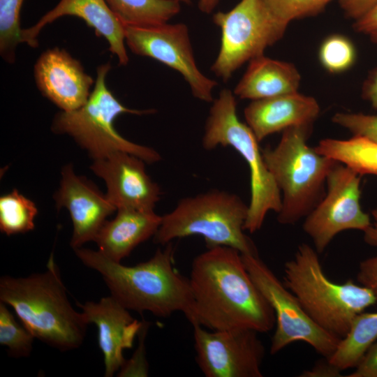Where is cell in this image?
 Masks as SVG:
<instances>
[{
  "mask_svg": "<svg viewBox=\"0 0 377 377\" xmlns=\"http://www.w3.org/2000/svg\"><path fill=\"white\" fill-rule=\"evenodd\" d=\"M37 214L35 203L15 188L0 198V230L6 235L32 230Z\"/></svg>",
  "mask_w": 377,
  "mask_h": 377,
  "instance_id": "cell-25",
  "label": "cell"
},
{
  "mask_svg": "<svg viewBox=\"0 0 377 377\" xmlns=\"http://www.w3.org/2000/svg\"><path fill=\"white\" fill-rule=\"evenodd\" d=\"M311 126L286 128L275 147L262 149L281 193L282 205L277 216L281 224H294L310 213L325 195L327 177L339 163L308 145Z\"/></svg>",
  "mask_w": 377,
  "mask_h": 377,
  "instance_id": "cell-5",
  "label": "cell"
},
{
  "mask_svg": "<svg viewBox=\"0 0 377 377\" xmlns=\"http://www.w3.org/2000/svg\"><path fill=\"white\" fill-rule=\"evenodd\" d=\"M189 281L193 299L191 325L210 330H272L273 309L249 274L242 253L219 246L207 248L193 260Z\"/></svg>",
  "mask_w": 377,
  "mask_h": 377,
  "instance_id": "cell-1",
  "label": "cell"
},
{
  "mask_svg": "<svg viewBox=\"0 0 377 377\" xmlns=\"http://www.w3.org/2000/svg\"><path fill=\"white\" fill-rule=\"evenodd\" d=\"M371 40L377 45V34L370 35ZM364 98L369 101L377 110V69H375L365 81L362 88Z\"/></svg>",
  "mask_w": 377,
  "mask_h": 377,
  "instance_id": "cell-36",
  "label": "cell"
},
{
  "mask_svg": "<svg viewBox=\"0 0 377 377\" xmlns=\"http://www.w3.org/2000/svg\"><path fill=\"white\" fill-rule=\"evenodd\" d=\"M75 16L93 28L97 36L103 37L109 50L114 54L119 65L128 62L126 50L125 26L114 15L105 0H60L32 27L22 30V43L32 47L38 46V36L47 24L63 16Z\"/></svg>",
  "mask_w": 377,
  "mask_h": 377,
  "instance_id": "cell-18",
  "label": "cell"
},
{
  "mask_svg": "<svg viewBox=\"0 0 377 377\" xmlns=\"http://www.w3.org/2000/svg\"><path fill=\"white\" fill-rule=\"evenodd\" d=\"M148 323L142 321V325L138 334L139 346L131 359L126 360L117 373L118 376H147L148 363L145 358V339L148 330Z\"/></svg>",
  "mask_w": 377,
  "mask_h": 377,
  "instance_id": "cell-31",
  "label": "cell"
},
{
  "mask_svg": "<svg viewBox=\"0 0 377 377\" xmlns=\"http://www.w3.org/2000/svg\"><path fill=\"white\" fill-rule=\"evenodd\" d=\"M165 246L134 266L114 261L98 250L82 246L73 250L84 265L101 275L110 295L126 309L162 318L179 311L189 321L193 306L189 279L175 267L171 242Z\"/></svg>",
  "mask_w": 377,
  "mask_h": 377,
  "instance_id": "cell-2",
  "label": "cell"
},
{
  "mask_svg": "<svg viewBox=\"0 0 377 377\" xmlns=\"http://www.w3.org/2000/svg\"><path fill=\"white\" fill-rule=\"evenodd\" d=\"M180 2H184L186 3H190L191 0H176ZM219 0H199L198 1V8L199 9L207 14L211 13L217 4L219 3Z\"/></svg>",
  "mask_w": 377,
  "mask_h": 377,
  "instance_id": "cell-39",
  "label": "cell"
},
{
  "mask_svg": "<svg viewBox=\"0 0 377 377\" xmlns=\"http://www.w3.org/2000/svg\"><path fill=\"white\" fill-rule=\"evenodd\" d=\"M58 190L54 195L57 209L69 212L73 230L70 242L74 249L94 239L116 207L90 181L77 175L71 164L63 167Z\"/></svg>",
  "mask_w": 377,
  "mask_h": 377,
  "instance_id": "cell-15",
  "label": "cell"
},
{
  "mask_svg": "<svg viewBox=\"0 0 377 377\" xmlns=\"http://www.w3.org/2000/svg\"><path fill=\"white\" fill-rule=\"evenodd\" d=\"M360 194V175L337 163L327 177L325 195L303 224L318 253L338 233L346 230L365 231L371 225L369 216L361 209Z\"/></svg>",
  "mask_w": 377,
  "mask_h": 377,
  "instance_id": "cell-11",
  "label": "cell"
},
{
  "mask_svg": "<svg viewBox=\"0 0 377 377\" xmlns=\"http://www.w3.org/2000/svg\"><path fill=\"white\" fill-rule=\"evenodd\" d=\"M24 0H0V54L13 64L16 48L22 43L20 10Z\"/></svg>",
  "mask_w": 377,
  "mask_h": 377,
  "instance_id": "cell-26",
  "label": "cell"
},
{
  "mask_svg": "<svg viewBox=\"0 0 377 377\" xmlns=\"http://www.w3.org/2000/svg\"><path fill=\"white\" fill-rule=\"evenodd\" d=\"M371 214L374 223L364 231V239L368 244L377 246V208L374 209Z\"/></svg>",
  "mask_w": 377,
  "mask_h": 377,
  "instance_id": "cell-38",
  "label": "cell"
},
{
  "mask_svg": "<svg viewBox=\"0 0 377 377\" xmlns=\"http://www.w3.org/2000/svg\"><path fill=\"white\" fill-rule=\"evenodd\" d=\"M354 29L369 36L377 34V3L364 16L355 20Z\"/></svg>",
  "mask_w": 377,
  "mask_h": 377,
  "instance_id": "cell-35",
  "label": "cell"
},
{
  "mask_svg": "<svg viewBox=\"0 0 377 377\" xmlns=\"http://www.w3.org/2000/svg\"><path fill=\"white\" fill-rule=\"evenodd\" d=\"M322 66L329 72L341 73L355 62L356 52L353 43L342 35H332L324 40L318 53Z\"/></svg>",
  "mask_w": 377,
  "mask_h": 377,
  "instance_id": "cell-28",
  "label": "cell"
},
{
  "mask_svg": "<svg viewBox=\"0 0 377 377\" xmlns=\"http://www.w3.org/2000/svg\"><path fill=\"white\" fill-rule=\"evenodd\" d=\"M162 220L154 211L119 208L112 220L106 221L94 242L108 258L121 262L140 244L154 237Z\"/></svg>",
  "mask_w": 377,
  "mask_h": 377,
  "instance_id": "cell-20",
  "label": "cell"
},
{
  "mask_svg": "<svg viewBox=\"0 0 377 377\" xmlns=\"http://www.w3.org/2000/svg\"><path fill=\"white\" fill-rule=\"evenodd\" d=\"M377 341V311L362 312L353 319L328 361L341 371L355 368L369 348Z\"/></svg>",
  "mask_w": 377,
  "mask_h": 377,
  "instance_id": "cell-23",
  "label": "cell"
},
{
  "mask_svg": "<svg viewBox=\"0 0 377 377\" xmlns=\"http://www.w3.org/2000/svg\"><path fill=\"white\" fill-rule=\"evenodd\" d=\"M357 279L362 286L370 289L377 298V256L360 263Z\"/></svg>",
  "mask_w": 377,
  "mask_h": 377,
  "instance_id": "cell-33",
  "label": "cell"
},
{
  "mask_svg": "<svg viewBox=\"0 0 377 377\" xmlns=\"http://www.w3.org/2000/svg\"><path fill=\"white\" fill-rule=\"evenodd\" d=\"M300 80L293 64L263 54L249 61L233 93L242 99H264L297 92Z\"/></svg>",
  "mask_w": 377,
  "mask_h": 377,
  "instance_id": "cell-21",
  "label": "cell"
},
{
  "mask_svg": "<svg viewBox=\"0 0 377 377\" xmlns=\"http://www.w3.org/2000/svg\"><path fill=\"white\" fill-rule=\"evenodd\" d=\"M34 77L43 96L66 112L83 106L95 83L78 60L59 47L40 55L34 65Z\"/></svg>",
  "mask_w": 377,
  "mask_h": 377,
  "instance_id": "cell-16",
  "label": "cell"
},
{
  "mask_svg": "<svg viewBox=\"0 0 377 377\" xmlns=\"http://www.w3.org/2000/svg\"><path fill=\"white\" fill-rule=\"evenodd\" d=\"M205 125L202 145L205 150L230 146L244 159L250 172L251 198L244 230L253 233L260 230L269 211L281 209V191L269 170L251 128L237 114L235 94L223 89L212 102Z\"/></svg>",
  "mask_w": 377,
  "mask_h": 377,
  "instance_id": "cell-7",
  "label": "cell"
},
{
  "mask_svg": "<svg viewBox=\"0 0 377 377\" xmlns=\"http://www.w3.org/2000/svg\"><path fill=\"white\" fill-rule=\"evenodd\" d=\"M318 252L307 244L298 246L284 265L283 283L320 327L343 339L353 319L377 298L368 288L352 280L336 283L325 275Z\"/></svg>",
  "mask_w": 377,
  "mask_h": 377,
  "instance_id": "cell-4",
  "label": "cell"
},
{
  "mask_svg": "<svg viewBox=\"0 0 377 377\" xmlns=\"http://www.w3.org/2000/svg\"><path fill=\"white\" fill-rule=\"evenodd\" d=\"M124 26L126 45L131 52L152 58L178 71L197 99L207 103L214 101L213 90L217 82L198 67L185 24Z\"/></svg>",
  "mask_w": 377,
  "mask_h": 377,
  "instance_id": "cell-12",
  "label": "cell"
},
{
  "mask_svg": "<svg viewBox=\"0 0 377 377\" xmlns=\"http://www.w3.org/2000/svg\"><path fill=\"white\" fill-rule=\"evenodd\" d=\"M7 306L0 302V343L8 348L9 355L27 357L31 353L36 338L23 324L17 323Z\"/></svg>",
  "mask_w": 377,
  "mask_h": 377,
  "instance_id": "cell-27",
  "label": "cell"
},
{
  "mask_svg": "<svg viewBox=\"0 0 377 377\" xmlns=\"http://www.w3.org/2000/svg\"><path fill=\"white\" fill-rule=\"evenodd\" d=\"M87 323L94 324L98 330V343L105 366L104 376L112 377L119 371L126 360L124 350L133 346L142 322L135 319L129 310L112 295L98 302H77Z\"/></svg>",
  "mask_w": 377,
  "mask_h": 377,
  "instance_id": "cell-17",
  "label": "cell"
},
{
  "mask_svg": "<svg viewBox=\"0 0 377 377\" xmlns=\"http://www.w3.org/2000/svg\"><path fill=\"white\" fill-rule=\"evenodd\" d=\"M316 100L297 92L252 101L244 109L246 124L260 142L292 126L312 125L318 116Z\"/></svg>",
  "mask_w": 377,
  "mask_h": 377,
  "instance_id": "cell-19",
  "label": "cell"
},
{
  "mask_svg": "<svg viewBox=\"0 0 377 377\" xmlns=\"http://www.w3.org/2000/svg\"><path fill=\"white\" fill-rule=\"evenodd\" d=\"M110 68V62L98 67L87 102L77 110L58 112L52 120V131L71 136L94 160L114 151H125L147 163L160 161L161 155L154 149L131 142L115 130L113 123L119 115L147 114L154 110H135L123 105L107 87L105 80Z\"/></svg>",
  "mask_w": 377,
  "mask_h": 377,
  "instance_id": "cell-8",
  "label": "cell"
},
{
  "mask_svg": "<svg viewBox=\"0 0 377 377\" xmlns=\"http://www.w3.org/2000/svg\"><path fill=\"white\" fill-rule=\"evenodd\" d=\"M348 377H377V341L366 351Z\"/></svg>",
  "mask_w": 377,
  "mask_h": 377,
  "instance_id": "cell-32",
  "label": "cell"
},
{
  "mask_svg": "<svg viewBox=\"0 0 377 377\" xmlns=\"http://www.w3.org/2000/svg\"><path fill=\"white\" fill-rule=\"evenodd\" d=\"M242 256L251 279L275 314L276 329L270 353L276 354L293 342L303 341L328 359L341 339L327 332L311 318L297 297L259 256L242 254Z\"/></svg>",
  "mask_w": 377,
  "mask_h": 377,
  "instance_id": "cell-10",
  "label": "cell"
},
{
  "mask_svg": "<svg viewBox=\"0 0 377 377\" xmlns=\"http://www.w3.org/2000/svg\"><path fill=\"white\" fill-rule=\"evenodd\" d=\"M145 162L125 151H114L94 160L90 168L103 179L106 196L119 208L154 211L161 195L160 186L147 174Z\"/></svg>",
  "mask_w": 377,
  "mask_h": 377,
  "instance_id": "cell-14",
  "label": "cell"
},
{
  "mask_svg": "<svg viewBox=\"0 0 377 377\" xmlns=\"http://www.w3.org/2000/svg\"><path fill=\"white\" fill-rule=\"evenodd\" d=\"M0 302L13 308L36 339L61 351L82 344L87 323L71 305L52 253L43 272L0 279Z\"/></svg>",
  "mask_w": 377,
  "mask_h": 377,
  "instance_id": "cell-3",
  "label": "cell"
},
{
  "mask_svg": "<svg viewBox=\"0 0 377 377\" xmlns=\"http://www.w3.org/2000/svg\"><path fill=\"white\" fill-rule=\"evenodd\" d=\"M248 209L237 195L219 189L182 198L162 216L154 242L166 245L175 239L200 235L207 248L225 246L242 254L258 256L255 244L244 233Z\"/></svg>",
  "mask_w": 377,
  "mask_h": 377,
  "instance_id": "cell-6",
  "label": "cell"
},
{
  "mask_svg": "<svg viewBox=\"0 0 377 377\" xmlns=\"http://www.w3.org/2000/svg\"><path fill=\"white\" fill-rule=\"evenodd\" d=\"M346 14L355 20L368 13L376 3L377 0H339Z\"/></svg>",
  "mask_w": 377,
  "mask_h": 377,
  "instance_id": "cell-34",
  "label": "cell"
},
{
  "mask_svg": "<svg viewBox=\"0 0 377 377\" xmlns=\"http://www.w3.org/2000/svg\"><path fill=\"white\" fill-rule=\"evenodd\" d=\"M315 149L360 175H377V143L367 138L353 135L348 140L323 139Z\"/></svg>",
  "mask_w": 377,
  "mask_h": 377,
  "instance_id": "cell-22",
  "label": "cell"
},
{
  "mask_svg": "<svg viewBox=\"0 0 377 377\" xmlns=\"http://www.w3.org/2000/svg\"><path fill=\"white\" fill-rule=\"evenodd\" d=\"M195 360L206 377H262L265 350L251 329L207 330L194 323Z\"/></svg>",
  "mask_w": 377,
  "mask_h": 377,
  "instance_id": "cell-13",
  "label": "cell"
},
{
  "mask_svg": "<svg viewBox=\"0 0 377 377\" xmlns=\"http://www.w3.org/2000/svg\"><path fill=\"white\" fill-rule=\"evenodd\" d=\"M341 370L332 365L327 358L318 362L309 370L304 371L301 376L306 377H336L341 376Z\"/></svg>",
  "mask_w": 377,
  "mask_h": 377,
  "instance_id": "cell-37",
  "label": "cell"
},
{
  "mask_svg": "<svg viewBox=\"0 0 377 377\" xmlns=\"http://www.w3.org/2000/svg\"><path fill=\"white\" fill-rule=\"evenodd\" d=\"M213 22L220 27L221 38L211 71L225 82L281 39L288 26L270 13L263 0H241L230 10L214 14Z\"/></svg>",
  "mask_w": 377,
  "mask_h": 377,
  "instance_id": "cell-9",
  "label": "cell"
},
{
  "mask_svg": "<svg viewBox=\"0 0 377 377\" xmlns=\"http://www.w3.org/2000/svg\"><path fill=\"white\" fill-rule=\"evenodd\" d=\"M332 0H263L270 13L288 24L295 19L318 14Z\"/></svg>",
  "mask_w": 377,
  "mask_h": 377,
  "instance_id": "cell-29",
  "label": "cell"
},
{
  "mask_svg": "<svg viewBox=\"0 0 377 377\" xmlns=\"http://www.w3.org/2000/svg\"><path fill=\"white\" fill-rule=\"evenodd\" d=\"M332 121L348 129L354 136L377 143V115L362 113H336Z\"/></svg>",
  "mask_w": 377,
  "mask_h": 377,
  "instance_id": "cell-30",
  "label": "cell"
},
{
  "mask_svg": "<svg viewBox=\"0 0 377 377\" xmlns=\"http://www.w3.org/2000/svg\"><path fill=\"white\" fill-rule=\"evenodd\" d=\"M124 25L152 26L167 23L181 9L176 0H105Z\"/></svg>",
  "mask_w": 377,
  "mask_h": 377,
  "instance_id": "cell-24",
  "label": "cell"
}]
</instances>
